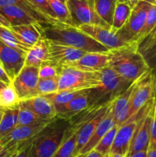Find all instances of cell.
<instances>
[{
	"instance_id": "6da1fadb",
	"label": "cell",
	"mask_w": 156,
	"mask_h": 157,
	"mask_svg": "<svg viewBox=\"0 0 156 157\" xmlns=\"http://www.w3.org/2000/svg\"><path fill=\"white\" fill-rule=\"evenodd\" d=\"M41 36L47 41L71 46L87 52H107L109 49L78 28L67 25L58 20L37 23Z\"/></svg>"
},
{
	"instance_id": "7a4b0ae2",
	"label": "cell",
	"mask_w": 156,
	"mask_h": 157,
	"mask_svg": "<svg viewBox=\"0 0 156 157\" xmlns=\"http://www.w3.org/2000/svg\"><path fill=\"white\" fill-rule=\"evenodd\" d=\"M135 42L108 51L110 68L130 82H134L151 70L138 51Z\"/></svg>"
},
{
	"instance_id": "3957f363",
	"label": "cell",
	"mask_w": 156,
	"mask_h": 157,
	"mask_svg": "<svg viewBox=\"0 0 156 157\" xmlns=\"http://www.w3.org/2000/svg\"><path fill=\"white\" fill-rule=\"evenodd\" d=\"M68 120L55 117L37 136L31 144L28 157H52L64 140Z\"/></svg>"
},
{
	"instance_id": "277c9868",
	"label": "cell",
	"mask_w": 156,
	"mask_h": 157,
	"mask_svg": "<svg viewBox=\"0 0 156 157\" xmlns=\"http://www.w3.org/2000/svg\"><path fill=\"white\" fill-rule=\"evenodd\" d=\"M100 83L99 86L89 89V104L103 105L115 101L133 82H130L115 71L106 67L99 70Z\"/></svg>"
},
{
	"instance_id": "5b68a950",
	"label": "cell",
	"mask_w": 156,
	"mask_h": 157,
	"mask_svg": "<svg viewBox=\"0 0 156 157\" xmlns=\"http://www.w3.org/2000/svg\"><path fill=\"white\" fill-rule=\"evenodd\" d=\"M58 71V91L88 90L99 86V71H83L69 66H56Z\"/></svg>"
},
{
	"instance_id": "8992f818",
	"label": "cell",
	"mask_w": 156,
	"mask_h": 157,
	"mask_svg": "<svg viewBox=\"0 0 156 157\" xmlns=\"http://www.w3.org/2000/svg\"><path fill=\"white\" fill-rule=\"evenodd\" d=\"M153 3L145 0H140L132 9L131 14L124 25L116 32L120 39L125 43L132 42L135 37L142 29L148 10Z\"/></svg>"
},
{
	"instance_id": "52a82bcc",
	"label": "cell",
	"mask_w": 156,
	"mask_h": 157,
	"mask_svg": "<svg viewBox=\"0 0 156 157\" xmlns=\"http://www.w3.org/2000/svg\"><path fill=\"white\" fill-rule=\"evenodd\" d=\"M66 4L77 28L81 25H96L111 29L98 15L94 0H67Z\"/></svg>"
},
{
	"instance_id": "ba28073f",
	"label": "cell",
	"mask_w": 156,
	"mask_h": 157,
	"mask_svg": "<svg viewBox=\"0 0 156 157\" xmlns=\"http://www.w3.org/2000/svg\"><path fill=\"white\" fill-rule=\"evenodd\" d=\"M150 101L135 116L119 127L109 155L119 154L126 156L135 131L137 128L141 117L146 110Z\"/></svg>"
},
{
	"instance_id": "9c48e42d",
	"label": "cell",
	"mask_w": 156,
	"mask_h": 157,
	"mask_svg": "<svg viewBox=\"0 0 156 157\" xmlns=\"http://www.w3.org/2000/svg\"><path fill=\"white\" fill-rule=\"evenodd\" d=\"M155 98H152L146 110L141 117L138 127L133 135L131 141L128 154L131 155L136 152L147 151L150 144V133L151 125L152 122L153 112H154V104Z\"/></svg>"
},
{
	"instance_id": "30bf717a",
	"label": "cell",
	"mask_w": 156,
	"mask_h": 157,
	"mask_svg": "<svg viewBox=\"0 0 156 157\" xmlns=\"http://www.w3.org/2000/svg\"><path fill=\"white\" fill-rule=\"evenodd\" d=\"M51 121L32 125L16 127L9 133L0 138V144L5 148H11L14 146L18 145V150H21L25 146L32 144L34 137Z\"/></svg>"
},
{
	"instance_id": "8fae6325",
	"label": "cell",
	"mask_w": 156,
	"mask_h": 157,
	"mask_svg": "<svg viewBox=\"0 0 156 157\" xmlns=\"http://www.w3.org/2000/svg\"><path fill=\"white\" fill-rule=\"evenodd\" d=\"M39 67L24 66L12 81L20 101L38 96Z\"/></svg>"
},
{
	"instance_id": "7c38bea8",
	"label": "cell",
	"mask_w": 156,
	"mask_h": 157,
	"mask_svg": "<svg viewBox=\"0 0 156 157\" xmlns=\"http://www.w3.org/2000/svg\"><path fill=\"white\" fill-rule=\"evenodd\" d=\"M154 80L152 71L146 74L136 86L131 101L132 117L154 97Z\"/></svg>"
},
{
	"instance_id": "4fadbf2b",
	"label": "cell",
	"mask_w": 156,
	"mask_h": 157,
	"mask_svg": "<svg viewBox=\"0 0 156 157\" xmlns=\"http://www.w3.org/2000/svg\"><path fill=\"white\" fill-rule=\"evenodd\" d=\"M26 53L11 48L0 41V64L11 81L18 75L24 65Z\"/></svg>"
},
{
	"instance_id": "5bb4252c",
	"label": "cell",
	"mask_w": 156,
	"mask_h": 157,
	"mask_svg": "<svg viewBox=\"0 0 156 157\" xmlns=\"http://www.w3.org/2000/svg\"><path fill=\"white\" fill-rule=\"evenodd\" d=\"M48 43V56L45 62L55 66L65 65L80 59L87 52L64 44H57L47 41Z\"/></svg>"
},
{
	"instance_id": "9a60e30c",
	"label": "cell",
	"mask_w": 156,
	"mask_h": 157,
	"mask_svg": "<svg viewBox=\"0 0 156 157\" xmlns=\"http://www.w3.org/2000/svg\"><path fill=\"white\" fill-rule=\"evenodd\" d=\"M145 75L134 81L126 90H124L118 98L115 99L114 103H113V119H114L115 125L118 126L119 127H121L124 123L126 122L128 120L132 117V97L133 92H134L136 86L138 85L140 80Z\"/></svg>"
},
{
	"instance_id": "2e32d148",
	"label": "cell",
	"mask_w": 156,
	"mask_h": 157,
	"mask_svg": "<svg viewBox=\"0 0 156 157\" xmlns=\"http://www.w3.org/2000/svg\"><path fill=\"white\" fill-rule=\"evenodd\" d=\"M78 29L102 44L109 50L128 44L120 39L111 29L103 26L96 25H81Z\"/></svg>"
},
{
	"instance_id": "e0dca14e",
	"label": "cell",
	"mask_w": 156,
	"mask_h": 157,
	"mask_svg": "<svg viewBox=\"0 0 156 157\" xmlns=\"http://www.w3.org/2000/svg\"><path fill=\"white\" fill-rule=\"evenodd\" d=\"M18 104L32 110L43 119L53 120L57 117V111L54 105L43 95H38L21 100Z\"/></svg>"
},
{
	"instance_id": "ac0fdd59",
	"label": "cell",
	"mask_w": 156,
	"mask_h": 157,
	"mask_svg": "<svg viewBox=\"0 0 156 157\" xmlns=\"http://www.w3.org/2000/svg\"><path fill=\"white\" fill-rule=\"evenodd\" d=\"M107 52H87L80 59L68 63L65 66L83 71H99L109 66Z\"/></svg>"
},
{
	"instance_id": "d6986e66",
	"label": "cell",
	"mask_w": 156,
	"mask_h": 157,
	"mask_svg": "<svg viewBox=\"0 0 156 157\" xmlns=\"http://www.w3.org/2000/svg\"><path fill=\"white\" fill-rule=\"evenodd\" d=\"M113 103H114V101L110 104L104 117L102 118L101 122L96 127L94 133H93L91 137L89 139L85 146L83 147L82 150L80 151L78 155H84L93 150L95 148V147L97 145L98 143L99 142V140L102 139V136L115 125L114 119H113Z\"/></svg>"
},
{
	"instance_id": "ffe728a7",
	"label": "cell",
	"mask_w": 156,
	"mask_h": 157,
	"mask_svg": "<svg viewBox=\"0 0 156 157\" xmlns=\"http://www.w3.org/2000/svg\"><path fill=\"white\" fill-rule=\"evenodd\" d=\"M112 103L108 104L100 113H98L95 117H93V119H91L90 121H88L82 128L80 129V130L77 132V133H76V144L73 157L78 156L80 151L82 150V148L85 146V144H87V141L89 140V139L91 137L93 133H94V131L96 130V127H98L99 123L101 122L102 118L104 117L105 114L106 113L107 110H108V108L110 107V104H111Z\"/></svg>"
},
{
	"instance_id": "44dd1931",
	"label": "cell",
	"mask_w": 156,
	"mask_h": 157,
	"mask_svg": "<svg viewBox=\"0 0 156 157\" xmlns=\"http://www.w3.org/2000/svg\"><path fill=\"white\" fill-rule=\"evenodd\" d=\"M47 56L48 43L45 38L41 36L38 41L26 53L24 66L40 67L43 63L47 61Z\"/></svg>"
},
{
	"instance_id": "7402d4cb",
	"label": "cell",
	"mask_w": 156,
	"mask_h": 157,
	"mask_svg": "<svg viewBox=\"0 0 156 157\" xmlns=\"http://www.w3.org/2000/svg\"><path fill=\"white\" fill-rule=\"evenodd\" d=\"M0 13L9 21L12 26L35 24L39 22L26 11L16 6L0 7Z\"/></svg>"
},
{
	"instance_id": "603a6c76",
	"label": "cell",
	"mask_w": 156,
	"mask_h": 157,
	"mask_svg": "<svg viewBox=\"0 0 156 157\" xmlns=\"http://www.w3.org/2000/svg\"><path fill=\"white\" fill-rule=\"evenodd\" d=\"M88 91L89 89L85 93L72 100L70 102L56 107L55 109L57 111V117L63 119L69 120L76 113L89 107L90 104H89Z\"/></svg>"
},
{
	"instance_id": "cb8c5ba5",
	"label": "cell",
	"mask_w": 156,
	"mask_h": 157,
	"mask_svg": "<svg viewBox=\"0 0 156 157\" xmlns=\"http://www.w3.org/2000/svg\"><path fill=\"white\" fill-rule=\"evenodd\" d=\"M138 51L152 70L156 66V25L138 44Z\"/></svg>"
},
{
	"instance_id": "d4e9b609",
	"label": "cell",
	"mask_w": 156,
	"mask_h": 157,
	"mask_svg": "<svg viewBox=\"0 0 156 157\" xmlns=\"http://www.w3.org/2000/svg\"><path fill=\"white\" fill-rule=\"evenodd\" d=\"M37 23L11 26L10 29L21 42L32 46L41 38V34L37 26Z\"/></svg>"
},
{
	"instance_id": "484cf974",
	"label": "cell",
	"mask_w": 156,
	"mask_h": 157,
	"mask_svg": "<svg viewBox=\"0 0 156 157\" xmlns=\"http://www.w3.org/2000/svg\"><path fill=\"white\" fill-rule=\"evenodd\" d=\"M19 105L5 108L2 118L0 121V138L4 136L18 125Z\"/></svg>"
},
{
	"instance_id": "4316f807",
	"label": "cell",
	"mask_w": 156,
	"mask_h": 157,
	"mask_svg": "<svg viewBox=\"0 0 156 157\" xmlns=\"http://www.w3.org/2000/svg\"><path fill=\"white\" fill-rule=\"evenodd\" d=\"M117 2L116 0H94L95 9L98 15L111 27Z\"/></svg>"
},
{
	"instance_id": "83f0119b",
	"label": "cell",
	"mask_w": 156,
	"mask_h": 157,
	"mask_svg": "<svg viewBox=\"0 0 156 157\" xmlns=\"http://www.w3.org/2000/svg\"><path fill=\"white\" fill-rule=\"evenodd\" d=\"M48 2L54 13L57 20H58L60 22L67 25L77 28L76 23L73 21V18L70 15V12L66 3L58 1V0H48Z\"/></svg>"
},
{
	"instance_id": "f1b7e54d",
	"label": "cell",
	"mask_w": 156,
	"mask_h": 157,
	"mask_svg": "<svg viewBox=\"0 0 156 157\" xmlns=\"http://www.w3.org/2000/svg\"><path fill=\"white\" fill-rule=\"evenodd\" d=\"M0 41H2L6 45L24 53H27L32 47L21 42L10 29L3 26H0Z\"/></svg>"
},
{
	"instance_id": "f546056e",
	"label": "cell",
	"mask_w": 156,
	"mask_h": 157,
	"mask_svg": "<svg viewBox=\"0 0 156 157\" xmlns=\"http://www.w3.org/2000/svg\"><path fill=\"white\" fill-rule=\"evenodd\" d=\"M132 12V8L128 2H117L113 15V24L111 30L116 33L119 29L124 25L125 21L129 17Z\"/></svg>"
},
{
	"instance_id": "4dcf8cb0",
	"label": "cell",
	"mask_w": 156,
	"mask_h": 157,
	"mask_svg": "<svg viewBox=\"0 0 156 157\" xmlns=\"http://www.w3.org/2000/svg\"><path fill=\"white\" fill-rule=\"evenodd\" d=\"M87 90H62V91H58L56 93L49 94L43 95V96L47 98L54 105L55 108H56V107L64 105V104L70 102L72 100L77 98L80 95L83 94Z\"/></svg>"
},
{
	"instance_id": "1f68e13d",
	"label": "cell",
	"mask_w": 156,
	"mask_h": 157,
	"mask_svg": "<svg viewBox=\"0 0 156 157\" xmlns=\"http://www.w3.org/2000/svg\"><path fill=\"white\" fill-rule=\"evenodd\" d=\"M19 98L12 83L7 84L0 90V107L3 108L14 107L19 104Z\"/></svg>"
},
{
	"instance_id": "d6a6232c",
	"label": "cell",
	"mask_w": 156,
	"mask_h": 157,
	"mask_svg": "<svg viewBox=\"0 0 156 157\" xmlns=\"http://www.w3.org/2000/svg\"><path fill=\"white\" fill-rule=\"evenodd\" d=\"M156 25V4H153L148 10L146 19L140 32L135 37L132 42L139 44Z\"/></svg>"
},
{
	"instance_id": "836d02e7",
	"label": "cell",
	"mask_w": 156,
	"mask_h": 157,
	"mask_svg": "<svg viewBox=\"0 0 156 157\" xmlns=\"http://www.w3.org/2000/svg\"><path fill=\"white\" fill-rule=\"evenodd\" d=\"M7 6H16L21 8L30 14L38 21H46L45 18L41 15L27 0H0V7Z\"/></svg>"
},
{
	"instance_id": "e575fe53",
	"label": "cell",
	"mask_w": 156,
	"mask_h": 157,
	"mask_svg": "<svg viewBox=\"0 0 156 157\" xmlns=\"http://www.w3.org/2000/svg\"><path fill=\"white\" fill-rule=\"evenodd\" d=\"M119 129V127L116 125H114L103 136L102 139L99 140L97 145L95 147L93 150H96L97 152L100 153L103 156H107L110 154V150L113 146V141H114L115 136H116L117 130Z\"/></svg>"
},
{
	"instance_id": "d590c367",
	"label": "cell",
	"mask_w": 156,
	"mask_h": 157,
	"mask_svg": "<svg viewBox=\"0 0 156 157\" xmlns=\"http://www.w3.org/2000/svg\"><path fill=\"white\" fill-rule=\"evenodd\" d=\"M19 105V104H18ZM51 120H45L41 118L36 113L32 110L25 108L24 107L19 106V111H18V121L17 127L20 126H27L32 124H39V123L47 122Z\"/></svg>"
},
{
	"instance_id": "8d00e7d4",
	"label": "cell",
	"mask_w": 156,
	"mask_h": 157,
	"mask_svg": "<svg viewBox=\"0 0 156 157\" xmlns=\"http://www.w3.org/2000/svg\"><path fill=\"white\" fill-rule=\"evenodd\" d=\"M76 144V133L64 140L52 157H73Z\"/></svg>"
},
{
	"instance_id": "74e56055",
	"label": "cell",
	"mask_w": 156,
	"mask_h": 157,
	"mask_svg": "<svg viewBox=\"0 0 156 157\" xmlns=\"http://www.w3.org/2000/svg\"><path fill=\"white\" fill-rule=\"evenodd\" d=\"M27 1L41 15L45 18L46 21H53L57 20L48 0H27Z\"/></svg>"
},
{
	"instance_id": "f35d334b",
	"label": "cell",
	"mask_w": 156,
	"mask_h": 157,
	"mask_svg": "<svg viewBox=\"0 0 156 157\" xmlns=\"http://www.w3.org/2000/svg\"><path fill=\"white\" fill-rule=\"evenodd\" d=\"M58 91V77L54 78H39L38 84V95H46Z\"/></svg>"
},
{
	"instance_id": "ab89813d",
	"label": "cell",
	"mask_w": 156,
	"mask_h": 157,
	"mask_svg": "<svg viewBox=\"0 0 156 157\" xmlns=\"http://www.w3.org/2000/svg\"><path fill=\"white\" fill-rule=\"evenodd\" d=\"M39 78L47 79V78H54L58 77V67L50 63L44 62L39 67Z\"/></svg>"
},
{
	"instance_id": "60d3db41",
	"label": "cell",
	"mask_w": 156,
	"mask_h": 157,
	"mask_svg": "<svg viewBox=\"0 0 156 157\" xmlns=\"http://www.w3.org/2000/svg\"><path fill=\"white\" fill-rule=\"evenodd\" d=\"M149 146L156 148V99L154 104V112H153L152 122L151 125Z\"/></svg>"
},
{
	"instance_id": "b9f144b4",
	"label": "cell",
	"mask_w": 156,
	"mask_h": 157,
	"mask_svg": "<svg viewBox=\"0 0 156 157\" xmlns=\"http://www.w3.org/2000/svg\"><path fill=\"white\" fill-rule=\"evenodd\" d=\"M31 144H28V145L25 146V147H24L23 148H21V150H18V151L17 152L16 154H15V156L14 157H28V156L29 152H30V149H31Z\"/></svg>"
},
{
	"instance_id": "7bdbcfd3",
	"label": "cell",
	"mask_w": 156,
	"mask_h": 157,
	"mask_svg": "<svg viewBox=\"0 0 156 157\" xmlns=\"http://www.w3.org/2000/svg\"><path fill=\"white\" fill-rule=\"evenodd\" d=\"M0 80L8 84H10V83L12 82L11 79L9 78V77L8 76V75L6 74V72L5 71V70L3 69V67H2L1 64H0Z\"/></svg>"
},
{
	"instance_id": "ee69618b",
	"label": "cell",
	"mask_w": 156,
	"mask_h": 157,
	"mask_svg": "<svg viewBox=\"0 0 156 157\" xmlns=\"http://www.w3.org/2000/svg\"><path fill=\"white\" fill-rule=\"evenodd\" d=\"M80 157H105L106 156H103V155L101 154L100 153L97 152L96 150H93L91 151L88 152V153H85L84 155H80Z\"/></svg>"
},
{
	"instance_id": "f6af8a7d",
	"label": "cell",
	"mask_w": 156,
	"mask_h": 157,
	"mask_svg": "<svg viewBox=\"0 0 156 157\" xmlns=\"http://www.w3.org/2000/svg\"><path fill=\"white\" fill-rule=\"evenodd\" d=\"M18 145H15L14 146V147H11V148H5L4 147V148L0 151V157H6L10 152H12V150H14L15 149L18 148Z\"/></svg>"
},
{
	"instance_id": "bcb514c9",
	"label": "cell",
	"mask_w": 156,
	"mask_h": 157,
	"mask_svg": "<svg viewBox=\"0 0 156 157\" xmlns=\"http://www.w3.org/2000/svg\"><path fill=\"white\" fill-rule=\"evenodd\" d=\"M0 26H3V27H6L10 29L11 28V24L9 23V21L0 13Z\"/></svg>"
},
{
	"instance_id": "7dc6e473",
	"label": "cell",
	"mask_w": 156,
	"mask_h": 157,
	"mask_svg": "<svg viewBox=\"0 0 156 157\" xmlns=\"http://www.w3.org/2000/svg\"><path fill=\"white\" fill-rule=\"evenodd\" d=\"M147 157H156V148L149 146L147 150Z\"/></svg>"
},
{
	"instance_id": "c3c4849f",
	"label": "cell",
	"mask_w": 156,
	"mask_h": 157,
	"mask_svg": "<svg viewBox=\"0 0 156 157\" xmlns=\"http://www.w3.org/2000/svg\"><path fill=\"white\" fill-rule=\"evenodd\" d=\"M139 1H140V0H128V2H128V4L129 5L130 7L132 9V8L134 7V6H136V5L137 4ZM145 1L153 3V4H156L155 0H145Z\"/></svg>"
},
{
	"instance_id": "681fc988",
	"label": "cell",
	"mask_w": 156,
	"mask_h": 157,
	"mask_svg": "<svg viewBox=\"0 0 156 157\" xmlns=\"http://www.w3.org/2000/svg\"><path fill=\"white\" fill-rule=\"evenodd\" d=\"M125 157H147V151H140L136 152L131 155H128Z\"/></svg>"
},
{
	"instance_id": "f907efd6",
	"label": "cell",
	"mask_w": 156,
	"mask_h": 157,
	"mask_svg": "<svg viewBox=\"0 0 156 157\" xmlns=\"http://www.w3.org/2000/svg\"><path fill=\"white\" fill-rule=\"evenodd\" d=\"M18 148L15 149V150H12V152H10V153H9V154H8L6 157H14V156H15V154H16L17 152H18Z\"/></svg>"
},
{
	"instance_id": "816d5d0a",
	"label": "cell",
	"mask_w": 156,
	"mask_h": 157,
	"mask_svg": "<svg viewBox=\"0 0 156 157\" xmlns=\"http://www.w3.org/2000/svg\"><path fill=\"white\" fill-rule=\"evenodd\" d=\"M154 69V72H152V74H153V76H154V88L156 89V66Z\"/></svg>"
},
{
	"instance_id": "f5cc1de1",
	"label": "cell",
	"mask_w": 156,
	"mask_h": 157,
	"mask_svg": "<svg viewBox=\"0 0 156 157\" xmlns=\"http://www.w3.org/2000/svg\"><path fill=\"white\" fill-rule=\"evenodd\" d=\"M11 83H12V82H11ZM7 84H6V83L3 82V81H2L1 80H0V90H1L2 88H4V87H6V86L7 85Z\"/></svg>"
},
{
	"instance_id": "db71d44e",
	"label": "cell",
	"mask_w": 156,
	"mask_h": 157,
	"mask_svg": "<svg viewBox=\"0 0 156 157\" xmlns=\"http://www.w3.org/2000/svg\"><path fill=\"white\" fill-rule=\"evenodd\" d=\"M4 110H5V108H3V107H0V121H1L2 118L3 113H4Z\"/></svg>"
},
{
	"instance_id": "11a10c76",
	"label": "cell",
	"mask_w": 156,
	"mask_h": 157,
	"mask_svg": "<svg viewBox=\"0 0 156 157\" xmlns=\"http://www.w3.org/2000/svg\"><path fill=\"white\" fill-rule=\"evenodd\" d=\"M112 157H125L124 156H122V155H119V154H114V155H111Z\"/></svg>"
},
{
	"instance_id": "9f6ffc18",
	"label": "cell",
	"mask_w": 156,
	"mask_h": 157,
	"mask_svg": "<svg viewBox=\"0 0 156 157\" xmlns=\"http://www.w3.org/2000/svg\"><path fill=\"white\" fill-rule=\"evenodd\" d=\"M117 2H127L128 0H116Z\"/></svg>"
},
{
	"instance_id": "6f0895ef",
	"label": "cell",
	"mask_w": 156,
	"mask_h": 157,
	"mask_svg": "<svg viewBox=\"0 0 156 157\" xmlns=\"http://www.w3.org/2000/svg\"><path fill=\"white\" fill-rule=\"evenodd\" d=\"M58 1L62 2H64V3H66V2H67V0H58Z\"/></svg>"
},
{
	"instance_id": "680465c9",
	"label": "cell",
	"mask_w": 156,
	"mask_h": 157,
	"mask_svg": "<svg viewBox=\"0 0 156 157\" xmlns=\"http://www.w3.org/2000/svg\"><path fill=\"white\" fill-rule=\"evenodd\" d=\"M3 148H4V147H2V145H1V144H0V151H1V150H2V149H3Z\"/></svg>"
},
{
	"instance_id": "91938a15",
	"label": "cell",
	"mask_w": 156,
	"mask_h": 157,
	"mask_svg": "<svg viewBox=\"0 0 156 157\" xmlns=\"http://www.w3.org/2000/svg\"><path fill=\"white\" fill-rule=\"evenodd\" d=\"M105 157H112L111 155H107V156H106Z\"/></svg>"
},
{
	"instance_id": "94428289",
	"label": "cell",
	"mask_w": 156,
	"mask_h": 157,
	"mask_svg": "<svg viewBox=\"0 0 156 157\" xmlns=\"http://www.w3.org/2000/svg\"><path fill=\"white\" fill-rule=\"evenodd\" d=\"M154 98H155L156 99V89H155V93H154Z\"/></svg>"
},
{
	"instance_id": "6125c7cd",
	"label": "cell",
	"mask_w": 156,
	"mask_h": 157,
	"mask_svg": "<svg viewBox=\"0 0 156 157\" xmlns=\"http://www.w3.org/2000/svg\"><path fill=\"white\" fill-rule=\"evenodd\" d=\"M75 157H80V155H78V156H75Z\"/></svg>"
},
{
	"instance_id": "be15d7a7",
	"label": "cell",
	"mask_w": 156,
	"mask_h": 157,
	"mask_svg": "<svg viewBox=\"0 0 156 157\" xmlns=\"http://www.w3.org/2000/svg\"><path fill=\"white\" fill-rule=\"evenodd\" d=\"M155 1H156V0H155Z\"/></svg>"
}]
</instances>
